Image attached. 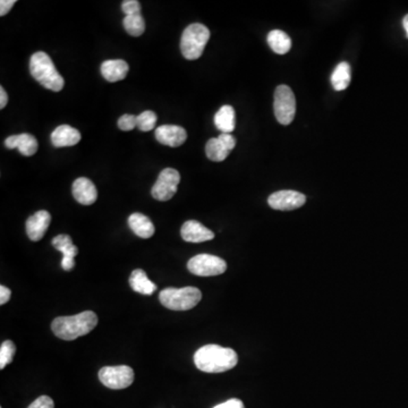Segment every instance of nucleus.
I'll list each match as a JSON object with an SVG mask.
<instances>
[{
	"label": "nucleus",
	"instance_id": "nucleus-1",
	"mask_svg": "<svg viewBox=\"0 0 408 408\" xmlns=\"http://www.w3.org/2000/svg\"><path fill=\"white\" fill-rule=\"evenodd\" d=\"M239 356L232 348L219 345H206L196 350L194 363L200 371L206 373H221L234 369Z\"/></svg>",
	"mask_w": 408,
	"mask_h": 408
},
{
	"label": "nucleus",
	"instance_id": "nucleus-2",
	"mask_svg": "<svg viewBox=\"0 0 408 408\" xmlns=\"http://www.w3.org/2000/svg\"><path fill=\"white\" fill-rule=\"evenodd\" d=\"M97 324V314L92 311H85L72 317H56L51 324V329L60 339L71 341L91 333Z\"/></svg>",
	"mask_w": 408,
	"mask_h": 408
},
{
	"label": "nucleus",
	"instance_id": "nucleus-3",
	"mask_svg": "<svg viewBox=\"0 0 408 408\" xmlns=\"http://www.w3.org/2000/svg\"><path fill=\"white\" fill-rule=\"evenodd\" d=\"M29 73L40 84L51 91H62L65 85V81L57 72L53 60L43 51H38L29 59Z\"/></svg>",
	"mask_w": 408,
	"mask_h": 408
},
{
	"label": "nucleus",
	"instance_id": "nucleus-4",
	"mask_svg": "<svg viewBox=\"0 0 408 408\" xmlns=\"http://www.w3.org/2000/svg\"><path fill=\"white\" fill-rule=\"evenodd\" d=\"M210 39V31L206 25L191 24L184 29L180 40V51L189 60H195L202 56L203 50Z\"/></svg>",
	"mask_w": 408,
	"mask_h": 408
},
{
	"label": "nucleus",
	"instance_id": "nucleus-5",
	"mask_svg": "<svg viewBox=\"0 0 408 408\" xmlns=\"http://www.w3.org/2000/svg\"><path fill=\"white\" fill-rule=\"evenodd\" d=\"M202 298V293L196 287L166 288L160 291L159 300L163 307L173 311H189L195 307Z\"/></svg>",
	"mask_w": 408,
	"mask_h": 408
},
{
	"label": "nucleus",
	"instance_id": "nucleus-6",
	"mask_svg": "<svg viewBox=\"0 0 408 408\" xmlns=\"http://www.w3.org/2000/svg\"><path fill=\"white\" fill-rule=\"evenodd\" d=\"M274 116L281 125H289L296 114V100L291 88L287 85H279L274 91Z\"/></svg>",
	"mask_w": 408,
	"mask_h": 408
},
{
	"label": "nucleus",
	"instance_id": "nucleus-7",
	"mask_svg": "<svg viewBox=\"0 0 408 408\" xmlns=\"http://www.w3.org/2000/svg\"><path fill=\"white\" fill-rule=\"evenodd\" d=\"M187 269L191 274L199 277H213L225 274L227 263L216 255L199 254L191 259L187 263Z\"/></svg>",
	"mask_w": 408,
	"mask_h": 408
},
{
	"label": "nucleus",
	"instance_id": "nucleus-8",
	"mask_svg": "<svg viewBox=\"0 0 408 408\" xmlns=\"http://www.w3.org/2000/svg\"><path fill=\"white\" fill-rule=\"evenodd\" d=\"M99 379L109 389H125L134 382V371L128 365L105 366L99 371Z\"/></svg>",
	"mask_w": 408,
	"mask_h": 408
},
{
	"label": "nucleus",
	"instance_id": "nucleus-9",
	"mask_svg": "<svg viewBox=\"0 0 408 408\" xmlns=\"http://www.w3.org/2000/svg\"><path fill=\"white\" fill-rule=\"evenodd\" d=\"M180 182V173L173 168H166L158 177L157 182L151 190V194L158 201H169L176 194Z\"/></svg>",
	"mask_w": 408,
	"mask_h": 408
},
{
	"label": "nucleus",
	"instance_id": "nucleus-10",
	"mask_svg": "<svg viewBox=\"0 0 408 408\" xmlns=\"http://www.w3.org/2000/svg\"><path fill=\"white\" fill-rule=\"evenodd\" d=\"M307 202V196L296 191H278L269 196V206L272 209L280 211H291L303 206Z\"/></svg>",
	"mask_w": 408,
	"mask_h": 408
},
{
	"label": "nucleus",
	"instance_id": "nucleus-11",
	"mask_svg": "<svg viewBox=\"0 0 408 408\" xmlns=\"http://www.w3.org/2000/svg\"><path fill=\"white\" fill-rule=\"evenodd\" d=\"M236 147V139L232 134L219 135L217 139H210L206 145V157L215 163H220L228 157Z\"/></svg>",
	"mask_w": 408,
	"mask_h": 408
},
{
	"label": "nucleus",
	"instance_id": "nucleus-12",
	"mask_svg": "<svg viewBox=\"0 0 408 408\" xmlns=\"http://www.w3.org/2000/svg\"><path fill=\"white\" fill-rule=\"evenodd\" d=\"M53 246L62 253V268L65 272L73 270L75 267L74 258L79 254V248L73 244L72 237L69 235L56 236L53 239Z\"/></svg>",
	"mask_w": 408,
	"mask_h": 408
},
{
	"label": "nucleus",
	"instance_id": "nucleus-13",
	"mask_svg": "<svg viewBox=\"0 0 408 408\" xmlns=\"http://www.w3.org/2000/svg\"><path fill=\"white\" fill-rule=\"evenodd\" d=\"M51 216L46 210H41L27 220V234L32 242H39L49 228Z\"/></svg>",
	"mask_w": 408,
	"mask_h": 408
},
{
	"label": "nucleus",
	"instance_id": "nucleus-14",
	"mask_svg": "<svg viewBox=\"0 0 408 408\" xmlns=\"http://www.w3.org/2000/svg\"><path fill=\"white\" fill-rule=\"evenodd\" d=\"M156 139L159 143L168 147H180L185 143L187 133L185 128L177 125H163L156 130Z\"/></svg>",
	"mask_w": 408,
	"mask_h": 408
},
{
	"label": "nucleus",
	"instance_id": "nucleus-15",
	"mask_svg": "<svg viewBox=\"0 0 408 408\" xmlns=\"http://www.w3.org/2000/svg\"><path fill=\"white\" fill-rule=\"evenodd\" d=\"M180 235L185 242L202 243L215 239V232L195 220H189L180 229Z\"/></svg>",
	"mask_w": 408,
	"mask_h": 408
},
{
	"label": "nucleus",
	"instance_id": "nucleus-16",
	"mask_svg": "<svg viewBox=\"0 0 408 408\" xmlns=\"http://www.w3.org/2000/svg\"><path fill=\"white\" fill-rule=\"evenodd\" d=\"M73 196L83 206H91L98 199V191L92 180L80 177L73 183Z\"/></svg>",
	"mask_w": 408,
	"mask_h": 408
},
{
	"label": "nucleus",
	"instance_id": "nucleus-17",
	"mask_svg": "<svg viewBox=\"0 0 408 408\" xmlns=\"http://www.w3.org/2000/svg\"><path fill=\"white\" fill-rule=\"evenodd\" d=\"M5 147L10 150L19 149L23 156L31 157L33 154H36L39 144L33 135L23 133V134L12 135V136L7 137L5 140Z\"/></svg>",
	"mask_w": 408,
	"mask_h": 408
},
{
	"label": "nucleus",
	"instance_id": "nucleus-18",
	"mask_svg": "<svg viewBox=\"0 0 408 408\" xmlns=\"http://www.w3.org/2000/svg\"><path fill=\"white\" fill-rule=\"evenodd\" d=\"M81 137L79 130L69 125H60L51 134V143L55 147H73L79 143Z\"/></svg>",
	"mask_w": 408,
	"mask_h": 408
},
{
	"label": "nucleus",
	"instance_id": "nucleus-19",
	"mask_svg": "<svg viewBox=\"0 0 408 408\" xmlns=\"http://www.w3.org/2000/svg\"><path fill=\"white\" fill-rule=\"evenodd\" d=\"M128 62L121 59H111L102 62L101 74L105 80L108 82H118L124 80L128 75Z\"/></svg>",
	"mask_w": 408,
	"mask_h": 408
},
{
	"label": "nucleus",
	"instance_id": "nucleus-20",
	"mask_svg": "<svg viewBox=\"0 0 408 408\" xmlns=\"http://www.w3.org/2000/svg\"><path fill=\"white\" fill-rule=\"evenodd\" d=\"M128 225H130V228L135 232V235L139 236L141 239H150L156 232L152 221L142 213L131 215L128 218Z\"/></svg>",
	"mask_w": 408,
	"mask_h": 408
},
{
	"label": "nucleus",
	"instance_id": "nucleus-21",
	"mask_svg": "<svg viewBox=\"0 0 408 408\" xmlns=\"http://www.w3.org/2000/svg\"><path fill=\"white\" fill-rule=\"evenodd\" d=\"M215 125L224 134H230L236 126L235 110L232 106H222L215 115Z\"/></svg>",
	"mask_w": 408,
	"mask_h": 408
},
{
	"label": "nucleus",
	"instance_id": "nucleus-22",
	"mask_svg": "<svg viewBox=\"0 0 408 408\" xmlns=\"http://www.w3.org/2000/svg\"><path fill=\"white\" fill-rule=\"evenodd\" d=\"M132 289L142 295H152L157 291V286L147 278V274L142 269H136L132 272L130 278Z\"/></svg>",
	"mask_w": 408,
	"mask_h": 408
},
{
	"label": "nucleus",
	"instance_id": "nucleus-23",
	"mask_svg": "<svg viewBox=\"0 0 408 408\" xmlns=\"http://www.w3.org/2000/svg\"><path fill=\"white\" fill-rule=\"evenodd\" d=\"M267 40H268V45L270 48L278 55H285L291 50V38L284 31L274 29L272 32H269Z\"/></svg>",
	"mask_w": 408,
	"mask_h": 408
},
{
	"label": "nucleus",
	"instance_id": "nucleus-24",
	"mask_svg": "<svg viewBox=\"0 0 408 408\" xmlns=\"http://www.w3.org/2000/svg\"><path fill=\"white\" fill-rule=\"evenodd\" d=\"M352 72L348 62H343L337 65L331 75V84L336 91H344L350 85Z\"/></svg>",
	"mask_w": 408,
	"mask_h": 408
},
{
	"label": "nucleus",
	"instance_id": "nucleus-25",
	"mask_svg": "<svg viewBox=\"0 0 408 408\" xmlns=\"http://www.w3.org/2000/svg\"><path fill=\"white\" fill-rule=\"evenodd\" d=\"M123 25H124L126 32L132 36H142L145 31V21L141 14L125 16Z\"/></svg>",
	"mask_w": 408,
	"mask_h": 408
},
{
	"label": "nucleus",
	"instance_id": "nucleus-26",
	"mask_svg": "<svg viewBox=\"0 0 408 408\" xmlns=\"http://www.w3.org/2000/svg\"><path fill=\"white\" fill-rule=\"evenodd\" d=\"M157 115L154 111H143L137 116V128L141 132H150L156 128L157 124Z\"/></svg>",
	"mask_w": 408,
	"mask_h": 408
},
{
	"label": "nucleus",
	"instance_id": "nucleus-27",
	"mask_svg": "<svg viewBox=\"0 0 408 408\" xmlns=\"http://www.w3.org/2000/svg\"><path fill=\"white\" fill-rule=\"evenodd\" d=\"M15 353H16V346L14 345L13 341L6 340V341L1 344V347H0V369H5V366L12 363Z\"/></svg>",
	"mask_w": 408,
	"mask_h": 408
},
{
	"label": "nucleus",
	"instance_id": "nucleus-28",
	"mask_svg": "<svg viewBox=\"0 0 408 408\" xmlns=\"http://www.w3.org/2000/svg\"><path fill=\"white\" fill-rule=\"evenodd\" d=\"M118 128L121 131L128 132L134 130L137 128V116L134 115H123L119 119H118Z\"/></svg>",
	"mask_w": 408,
	"mask_h": 408
},
{
	"label": "nucleus",
	"instance_id": "nucleus-29",
	"mask_svg": "<svg viewBox=\"0 0 408 408\" xmlns=\"http://www.w3.org/2000/svg\"><path fill=\"white\" fill-rule=\"evenodd\" d=\"M121 10L126 14V16L141 14V3L137 0H125L121 3Z\"/></svg>",
	"mask_w": 408,
	"mask_h": 408
},
{
	"label": "nucleus",
	"instance_id": "nucleus-30",
	"mask_svg": "<svg viewBox=\"0 0 408 408\" xmlns=\"http://www.w3.org/2000/svg\"><path fill=\"white\" fill-rule=\"evenodd\" d=\"M27 408H55V403L48 396H40Z\"/></svg>",
	"mask_w": 408,
	"mask_h": 408
},
{
	"label": "nucleus",
	"instance_id": "nucleus-31",
	"mask_svg": "<svg viewBox=\"0 0 408 408\" xmlns=\"http://www.w3.org/2000/svg\"><path fill=\"white\" fill-rule=\"evenodd\" d=\"M213 408H245V406L242 400L232 398L229 399L227 402L222 403V404H219V405L215 406Z\"/></svg>",
	"mask_w": 408,
	"mask_h": 408
},
{
	"label": "nucleus",
	"instance_id": "nucleus-32",
	"mask_svg": "<svg viewBox=\"0 0 408 408\" xmlns=\"http://www.w3.org/2000/svg\"><path fill=\"white\" fill-rule=\"evenodd\" d=\"M15 3H16L15 0H1L0 1V16H5L6 14H8Z\"/></svg>",
	"mask_w": 408,
	"mask_h": 408
},
{
	"label": "nucleus",
	"instance_id": "nucleus-33",
	"mask_svg": "<svg viewBox=\"0 0 408 408\" xmlns=\"http://www.w3.org/2000/svg\"><path fill=\"white\" fill-rule=\"evenodd\" d=\"M10 296H12V291L5 286H0V304L5 305L10 300Z\"/></svg>",
	"mask_w": 408,
	"mask_h": 408
},
{
	"label": "nucleus",
	"instance_id": "nucleus-34",
	"mask_svg": "<svg viewBox=\"0 0 408 408\" xmlns=\"http://www.w3.org/2000/svg\"><path fill=\"white\" fill-rule=\"evenodd\" d=\"M7 102H8V95H7L5 88L1 86V88H0V109L5 108Z\"/></svg>",
	"mask_w": 408,
	"mask_h": 408
},
{
	"label": "nucleus",
	"instance_id": "nucleus-35",
	"mask_svg": "<svg viewBox=\"0 0 408 408\" xmlns=\"http://www.w3.org/2000/svg\"><path fill=\"white\" fill-rule=\"evenodd\" d=\"M403 27L405 29L406 36H407L408 38V14L404 17V20H403Z\"/></svg>",
	"mask_w": 408,
	"mask_h": 408
}]
</instances>
